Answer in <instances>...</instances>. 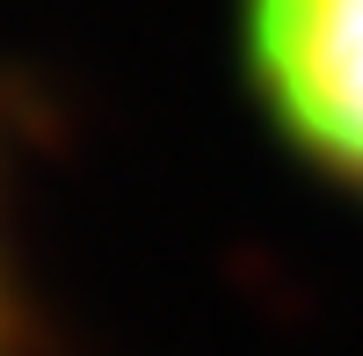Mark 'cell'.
Instances as JSON below:
<instances>
[{
  "mask_svg": "<svg viewBox=\"0 0 363 356\" xmlns=\"http://www.w3.org/2000/svg\"><path fill=\"white\" fill-rule=\"evenodd\" d=\"M247 51L269 116L363 189V0H247Z\"/></svg>",
  "mask_w": 363,
  "mask_h": 356,
  "instance_id": "6da1fadb",
  "label": "cell"
}]
</instances>
